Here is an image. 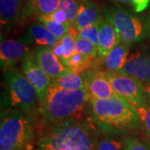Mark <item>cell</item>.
<instances>
[{
    "label": "cell",
    "mask_w": 150,
    "mask_h": 150,
    "mask_svg": "<svg viewBox=\"0 0 150 150\" xmlns=\"http://www.w3.org/2000/svg\"><path fill=\"white\" fill-rule=\"evenodd\" d=\"M147 27H148V29H149V33H150V17L149 18L148 22H147Z\"/></svg>",
    "instance_id": "32"
},
{
    "label": "cell",
    "mask_w": 150,
    "mask_h": 150,
    "mask_svg": "<svg viewBox=\"0 0 150 150\" xmlns=\"http://www.w3.org/2000/svg\"><path fill=\"white\" fill-rule=\"evenodd\" d=\"M29 40L40 48H54L58 43V39L41 23H33L28 29Z\"/></svg>",
    "instance_id": "17"
},
{
    "label": "cell",
    "mask_w": 150,
    "mask_h": 150,
    "mask_svg": "<svg viewBox=\"0 0 150 150\" xmlns=\"http://www.w3.org/2000/svg\"><path fill=\"white\" fill-rule=\"evenodd\" d=\"M103 20L100 12L93 2L89 0H80V7L78 16L74 23L79 32L84 28L93 24L100 23Z\"/></svg>",
    "instance_id": "15"
},
{
    "label": "cell",
    "mask_w": 150,
    "mask_h": 150,
    "mask_svg": "<svg viewBox=\"0 0 150 150\" xmlns=\"http://www.w3.org/2000/svg\"><path fill=\"white\" fill-rule=\"evenodd\" d=\"M130 103L139 113L140 122L143 123L145 131L150 136V106L147 104V103L144 104H137L132 103Z\"/></svg>",
    "instance_id": "24"
},
{
    "label": "cell",
    "mask_w": 150,
    "mask_h": 150,
    "mask_svg": "<svg viewBox=\"0 0 150 150\" xmlns=\"http://www.w3.org/2000/svg\"><path fill=\"white\" fill-rule=\"evenodd\" d=\"M30 48L17 40H2L0 43V60L1 68L4 72L13 69L15 65L22 62L30 54Z\"/></svg>",
    "instance_id": "9"
},
{
    "label": "cell",
    "mask_w": 150,
    "mask_h": 150,
    "mask_svg": "<svg viewBox=\"0 0 150 150\" xmlns=\"http://www.w3.org/2000/svg\"><path fill=\"white\" fill-rule=\"evenodd\" d=\"M96 150H124V144L113 139H102L98 141Z\"/></svg>",
    "instance_id": "26"
},
{
    "label": "cell",
    "mask_w": 150,
    "mask_h": 150,
    "mask_svg": "<svg viewBox=\"0 0 150 150\" xmlns=\"http://www.w3.org/2000/svg\"><path fill=\"white\" fill-rule=\"evenodd\" d=\"M108 81L116 94L127 99L132 103H146L144 85L129 75L121 72H107Z\"/></svg>",
    "instance_id": "7"
},
{
    "label": "cell",
    "mask_w": 150,
    "mask_h": 150,
    "mask_svg": "<svg viewBox=\"0 0 150 150\" xmlns=\"http://www.w3.org/2000/svg\"><path fill=\"white\" fill-rule=\"evenodd\" d=\"M120 42V38L114 27L103 19L99 26V36L98 44V56L101 59H104Z\"/></svg>",
    "instance_id": "13"
},
{
    "label": "cell",
    "mask_w": 150,
    "mask_h": 150,
    "mask_svg": "<svg viewBox=\"0 0 150 150\" xmlns=\"http://www.w3.org/2000/svg\"><path fill=\"white\" fill-rule=\"evenodd\" d=\"M109 1L129 4L134 8L136 13L144 11L150 5V0H109Z\"/></svg>",
    "instance_id": "27"
},
{
    "label": "cell",
    "mask_w": 150,
    "mask_h": 150,
    "mask_svg": "<svg viewBox=\"0 0 150 150\" xmlns=\"http://www.w3.org/2000/svg\"><path fill=\"white\" fill-rule=\"evenodd\" d=\"M129 45L120 43L103 59L107 72H120L129 56Z\"/></svg>",
    "instance_id": "18"
},
{
    "label": "cell",
    "mask_w": 150,
    "mask_h": 150,
    "mask_svg": "<svg viewBox=\"0 0 150 150\" xmlns=\"http://www.w3.org/2000/svg\"><path fill=\"white\" fill-rule=\"evenodd\" d=\"M38 21L47 28L59 41L64 37L65 35L68 33L70 25L69 23L60 24V23H55V22L44 20V19H38Z\"/></svg>",
    "instance_id": "23"
},
{
    "label": "cell",
    "mask_w": 150,
    "mask_h": 150,
    "mask_svg": "<svg viewBox=\"0 0 150 150\" xmlns=\"http://www.w3.org/2000/svg\"><path fill=\"white\" fill-rule=\"evenodd\" d=\"M36 150H96V144L85 126L69 121L46 131L38 141Z\"/></svg>",
    "instance_id": "3"
},
{
    "label": "cell",
    "mask_w": 150,
    "mask_h": 150,
    "mask_svg": "<svg viewBox=\"0 0 150 150\" xmlns=\"http://www.w3.org/2000/svg\"><path fill=\"white\" fill-rule=\"evenodd\" d=\"M32 112L2 109L0 122V150H25L35 136Z\"/></svg>",
    "instance_id": "4"
},
{
    "label": "cell",
    "mask_w": 150,
    "mask_h": 150,
    "mask_svg": "<svg viewBox=\"0 0 150 150\" xmlns=\"http://www.w3.org/2000/svg\"><path fill=\"white\" fill-rule=\"evenodd\" d=\"M74 50L75 52L91 59H94L98 56V47L91 41L83 38L77 37L75 38Z\"/></svg>",
    "instance_id": "21"
},
{
    "label": "cell",
    "mask_w": 150,
    "mask_h": 150,
    "mask_svg": "<svg viewBox=\"0 0 150 150\" xmlns=\"http://www.w3.org/2000/svg\"><path fill=\"white\" fill-rule=\"evenodd\" d=\"M120 72L133 77L144 85L150 84V54H129Z\"/></svg>",
    "instance_id": "10"
},
{
    "label": "cell",
    "mask_w": 150,
    "mask_h": 150,
    "mask_svg": "<svg viewBox=\"0 0 150 150\" xmlns=\"http://www.w3.org/2000/svg\"><path fill=\"white\" fill-rule=\"evenodd\" d=\"M144 91L145 95H146V98L149 100V103H150V84L144 85Z\"/></svg>",
    "instance_id": "31"
},
{
    "label": "cell",
    "mask_w": 150,
    "mask_h": 150,
    "mask_svg": "<svg viewBox=\"0 0 150 150\" xmlns=\"http://www.w3.org/2000/svg\"><path fill=\"white\" fill-rule=\"evenodd\" d=\"M90 99L86 88L66 90L51 84L44 101L39 105V112L45 123L57 125L79 116Z\"/></svg>",
    "instance_id": "1"
},
{
    "label": "cell",
    "mask_w": 150,
    "mask_h": 150,
    "mask_svg": "<svg viewBox=\"0 0 150 150\" xmlns=\"http://www.w3.org/2000/svg\"><path fill=\"white\" fill-rule=\"evenodd\" d=\"M85 88L93 98L105 99L118 96L108 81L106 72L95 71L84 75Z\"/></svg>",
    "instance_id": "11"
},
{
    "label": "cell",
    "mask_w": 150,
    "mask_h": 150,
    "mask_svg": "<svg viewBox=\"0 0 150 150\" xmlns=\"http://www.w3.org/2000/svg\"><path fill=\"white\" fill-rule=\"evenodd\" d=\"M21 71L36 89L40 103H43L48 94L52 81L38 65L33 54H28L22 61Z\"/></svg>",
    "instance_id": "8"
},
{
    "label": "cell",
    "mask_w": 150,
    "mask_h": 150,
    "mask_svg": "<svg viewBox=\"0 0 150 150\" xmlns=\"http://www.w3.org/2000/svg\"><path fill=\"white\" fill-rule=\"evenodd\" d=\"M100 23H96V24H93L90 26L84 28L83 29H81L78 37L83 38H86L89 41H91L92 43H94L98 47V36H99V26Z\"/></svg>",
    "instance_id": "25"
},
{
    "label": "cell",
    "mask_w": 150,
    "mask_h": 150,
    "mask_svg": "<svg viewBox=\"0 0 150 150\" xmlns=\"http://www.w3.org/2000/svg\"><path fill=\"white\" fill-rule=\"evenodd\" d=\"M51 84L62 89L78 90L85 88V79L84 76L76 74L68 69L59 78L52 81Z\"/></svg>",
    "instance_id": "19"
},
{
    "label": "cell",
    "mask_w": 150,
    "mask_h": 150,
    "mask_svg": "<svg viewBox=\"0 0 150 150\" xmlns=\"http://www.w3.org/2000/svg\"><path fill=\"white\" fill-rule=\"evenodd\" d=\"M123 144L124 150H149L144 143L134 137H128L124 139Z\"/></svg>",
    "instance_id": "28"
},
{
    "label": "cell",
    "mask_w": 150,
    "mask_h": 150,
    "mask_svg": "<svg viewBox=\"0 0 150 150\" xmlns=\"http://www.w3.org/2000/svg\"><path fill=\"white\" fill-rule=\"evenodd\" d=\"M34 57L38 65L48 75L51 81L55 80L68 69L65 65L54 55L51 48H38L34 54Z\"/></svg>",
    "instance_id": "12"
},
{
    "label": "cell",
    "mask_w": 150,
    "mask_h": 150,
    "mask_svg": "<svg viewBox=\"0 0 150 150\" xmlns=\"http://www.w3.org/2000/svg\"><path fill=\"white\" fill-rule=\"evenodd\" d=\"M52 51L54 54L58 58V59L63 63V59H64V46L61 43V41L59 40L58 43H56V45L54 48H52Z\"/></svg>",
    "instance_id": "30"
},
{
    "label": "cell",
    "mask_w": 150,
    "mask_h": 150,
    "mask_svg": "<svg viewBox=\"0 0 150 150\" xmlns=\"http://www.w3.org/2000/svg\"><path fill=\"white\" fill-rule=\"evenodd\" d=\"M38 19H44V20H48V21H53L57 23H60V24L69 23L65 12L64 10H62V9H60V8H59L58 10H56L54 13L49 14V15H43V16L39 17Z\"/></svg>",
    "instance_id": "29"
},
{
    "label": "cell",
    "mask_w": 150,
    "mask_h": 150,
    "mask_svg": "<svg viewBox=\"0 0 150 150\" xmlns=\"http://www.w3.org/2000/svg\"><path fill=\"white\" fill-rule=\"evenodd\" d=\"M104 19L114 27L120 42L130 45L140 41L144 34V26L139 17L118 7H108L103 10Z\"/></svg>",
    "instance_id": "6"
},
{
    "label": "cell",
    "mask_w": 150,
    "mask_h": 150,
    "mask_svg": "<svg viewBox=\"0 0 150 150\" xmlns=\"http://www.w3.org/2000/svg\"><path fill=\"white\" fill-rule=\"evenodd\" d=\"M4 103L8 109L32 112L40 100L36 89L18 69L4 72Z\"/></svg>",
    "instance_id": "5"
},
{
    "label": "cell",
    "mask_w": 150,
    "mask_h": 150,
    "mask_svg": "<svg viewBox=\"0 0 150 150\" xmlns=\"http://www.w3.org/2000/svg\"><path fill=\"white\" fill-rule=\"evenodd\" d=\"M90 110L98 125L106 132H121L137 128L139 113L127 99L115 96L90 99Z\"/></svg>",
    "instance_id": "2"
},
{
    "label": "cell",
    "mask_w": 150,
    "mask_h": 150,
    "mask_svg": "<svg viewBox=\"0 0 150 150\" xmlns=\"http://www.w3.org/2000/svg\"><path fill=\"white\" fill-rule=\"evenodd\" d=\"M80 7V0H62L59 8L64 10L67 15V19L69 25H74L78 16Z\"/></svg>",
    "instance_id": "22"
},
{
    "label": "cell",
    "mask_w": 150,
    "mask_h": 150,
    "mask_svg": "<svg viewBox=\"0 0 150 150\" xmlns=\"http://www.w3.org/2000/svg\"><path fill=\"white\" fill-rule=\"evenodd\" d=\"M26 0H0L1 27H12L21 18Z\"/></svg>",
    "instance_id": "14"
},
{
    "label": "cell",
    "mask_w": 150,
    "mask_h": 150,
    "mask_svg": "<svg viewBox=\"0 0 150 150\" xmlns=\"http://www.w3.org/2000/svg\"><path fill=\"white\" fill-rule=\"evenodd\" d=\"M92 63H93V59L74 52L69 59L65 61L64 64L67 69H69L76 74H81L85 70L90 68Z\"/></svg>",
    "instance_id": "20"
},
{
    "label": "cell",
    "mask_w": 150,
    "mask_h": 150,
    "mask_svg": "<svg viewBox=\"0 0 150 150\" xmlns=\"http://www.w3.org/2000/svg\"><path fill=\"white\" fill-rule=\"evenodd\" d=\"M62 0H26L21 18H27L32 15L38 18L49 15L59 8Z\"/></svg>",
    "instance_id": "16"
}]
</instances>
